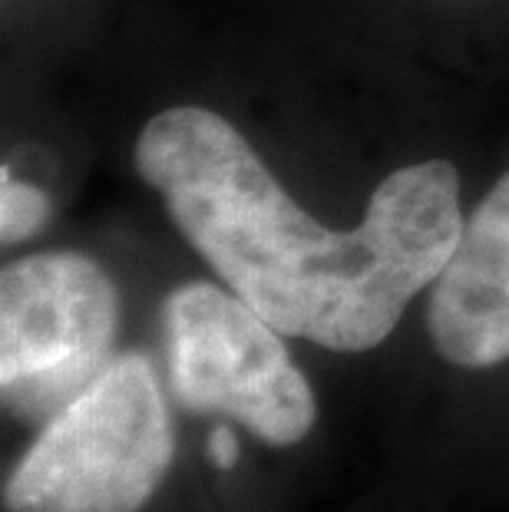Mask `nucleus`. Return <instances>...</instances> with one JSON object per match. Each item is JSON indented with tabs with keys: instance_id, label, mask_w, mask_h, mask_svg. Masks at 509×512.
<instances>
[{
	"instance_id": "nucleus-3",
	"label": "nucleus",
	"mask_w": 509,
	"mask_h": 512,
	"mask_svg": "<svg viewBox=\"0 0 509 512\" xmlns=\"http://www.w3.org/2000/svg\"><path fill=\"white\" fill-rule=\"evenodd\" d=\"M119 294L80 252L10 261L0 275V394L10 417L43 427L113 364Z\"/></svg>"
},
{
	"instance_id": "nucleus-7",
	"label": "nucleus",
	"mask_w": 509,
	"mask_h": 512,
	"mask_svg": "<svg viewBox=\"0 0 509 512\" xmlns=\"http://www.w3.org/2000/svg\"><path fill=\"white\" fill-rule=\"evenodd\" d=\"M212 456H215V463H219V466H232L235 463L238 446H235V437L225 427L212 433Z\"/></svg>"
},
{
	"instance_id": "nucleus-2",
	"label": "nucleus",
	"mask_w": 509,
	"mask_h": 512,
	"mask_svg": "<svg viewBox=\"0 0 509 512\" xmlns=\"http://www.w3.org/2000/svg\"><path fill=\"white\" fill-rule=\"evenodd\" d=\"M172 423L143 354L113 364L43 423L4 483L7 512H139L172 466Z\"/></svg>"
},
{
	"instance_id": "nucleus-1",
	"label": "nucleus",
	"mask_w": 509,
	"mask_h": 512,
	"mask_svg": "<svg viewBox=\"0 0 509 512\" xmlns=\"http://www.w3.org/2000/svg\"><path fill=\"white\" fill-rule=\"evenodd\" d=\"M139 179L172 225L285 337L341 354L384 344L460 242V172L424 159L377 182L364 222L324 228L252 143L205 106H169L139 129Z\"/></svg>"
},
{
	"instance_id": "nucleus-5",
	"label": "nucleus",
	"mask_w": 509,
	"mask_h": 512,
	"mask_svg": "<svg viewBox=\"0 0 509 512\" xmlns=\"http://www.w3.org/2000/svg\"><path fill=\"white\" fill-rule=\"evenodd\" d=\"M427 331L453 367L509 361V172L463 222L447 268L430 285Z\"/></svg>"
},
{
	"instance_id": "nucleus-4",
	"label": "nucleus",
	"mask_w": 509,
	"mask_h": 512,
	"mask_svg": "<svg viewBox=\"0 0 509 512\" xmlns=\"http://www.w3.org/2000/svg\"><path fill=\"white\" fill-rule=\"evenodd\" d=\"M172 397L192 413H225L268 446H295L318 420L311 384L281 331L252 304L189 281L162 308Z\"/></svg>"
},
{
	"instance_id": "nucleus-6",
	"label": "nucleus",
	"mask_w": 509,
	"mask_h": 512,
	"mask_svg": "<svg viewBox=\"0 0 509 512\" xmlns=\"http://www.w3.org/2000/svg\"><path fill=\"white\" fill-rule=\"evenodd\" d=\"M50 219V199L37 185L20 182L4 169V182H0V238L4 245L27 242L37 235Z\"/></svg>"
}]
</instances>
